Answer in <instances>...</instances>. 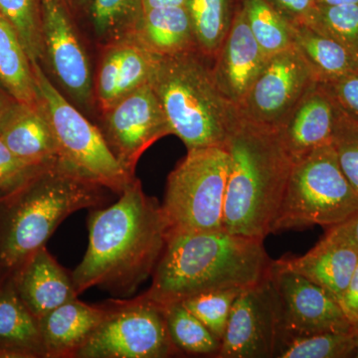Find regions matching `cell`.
I'll return each mask as SVG.
<instances>
[{"mask_svg": "<svg viewBox=\"0 0 358 358\" xmlns=\"http://www.w3.org/2000/svg\"><path fill=\"white\" fill-rule=\"evenodd\" d=\"M0 13L15 28L30 61L44 59L41 0H0Z\"/></svg>", "mask_w": 358, "mask_h": 358, "instance_id": "cell-31", "label": "cell"}, {"mask_svg": "<svg viewBox=\"0 0 358 358\" xmlns=\"http://www.w3.org/2000/svg\"><path fill=\"white\" fill-rule=\"evenodd\" d=\"M15 103V99L0 84V128Z\"/></svg>", "mask_w": 358, "mask_h": 358, "instance_id": "cell-40", "label": "cell"}, {"mask_svg": "<svg viewBox=\"0 0 358 358\" xmlns=\"http://www.w3.org/2000/svg\"><path fill=\"white\" fill-rule=\"evenodd\" d=\"M0 358H46L38 320L21 301L13 277L0 280Z\"/></svg>", "mask_w": 358, "mask_h": 358, "instance_id": "cell-22", "label": "cell"}, {"mask_svg": "<svg viewBox=\"0 0 358 358\" xmlns=\"http://www.w3.org/2000/svg\"><path fill=\"white\" fill-rule=\"evenodd\" d=\"M66 2H67L68 6L70 7H72L73 6V0H65Z\"/></svg>", "mask_w": 358, "mask_h": 358, "instance_id": "cell-45", "label": "cell"}, {"mask_svg": "<svg viewBox=\"0 0 358 358\" xmlns=\"http://www.w3.org/2000/svg\"><path fill=\"white\" fill-rule=\"evenodd\" d=\"M164 313L169 336L179 352L217 357L221 341L182 303L166 306Z\"/></svg>", "mask_w": 358, "mask_h": 358, "instance_id": "cell-29", "label": "cell"}, {"mask_svg": "<svg viewBox=\"0 0 358 358\" xmlns=\"http://www.w3.org/2000/svg\"><path fill=\"white\" fill-rule=\"evenodd\" d=\"M352 331L355 336V352H353L352 358H358V329H352Z\"/></svg>", "mask_w": 358, "mask_h": 358, "instance_id": "cell-43", "label": "cell"}, {"mask_svg": "<svg viewBox=\"0 0 358 358\" xmlns=\"http://www.w3.org/2000/svg\"><path fill=\"white\" fill-rule=\"evenodd\" d=\"M288 336L270 277L237 296L218 358H279Z\"/></svg>", "mask_w": 358, "mask_h": 358, "instance_id": "cell-10", "label": "cell"}, {"mask_svg": "<svg viewBox=\"0 0 358 358\" xmlns=\"http://www.w3.org/2000/svg\"><path fill=\"white\" fill-rule=\"evenodd\" d=\"M331 143L341 171L358 193V122L341 112L338 106Z\"/></svg>", "mask_w": 358, "mask_h": 358, "instance_id": "cell-34", "label": "cell"}, {"mask_svg": "<svg viewBox=\"0 0 358 358\" xmlns=\"http://www.w3.org/2000/svg\"><path fill=\"white\" fill-rule=\"evenodd\" d=\"M355 348V336L352 329L291 339L279 358H352Z\"/></svg>", "mask_w": 358, "mask_h": 358, "instance_id": "cell-32", "label": "cell"}, {"mask_svg": "<svg viewBox=\"0 0 358 358\" xmlns=\"http://www.w3.org/2000/svg\"><path fill=\"white\" fill-rule=\"evenodd\" d=\"M268 277L281 303L288 343L313 334L352 331L338 301L326 289L277 261H273Z\"/></svg>", "mask_w": 358, "mask_h": 358, "instance_id": "cell-13", "label": "cell"}, {"mask_svg": "<svg viewBox=\"0 0 358 358\" xmlns=\"http://www.w3.org/2000/svg\"><path fill=\"white\" fill-rule=\"evenodd\" d=\"M202 56L199 50L164 56L152 81L171 134L187 150L224 147L241 117Z\"/></svg>", "mask_w": 358, "mask_h": 358, "instance_id": "cell-5", "label": "cell"}, {"mask_svg": "<svg viewBox=\"0 0 358 358\" xmlns=\"http://www.w3.org/2000/svg\"><path fill=\"white\" fill-rule=\"evenodd\" d=\"M0 84L16 102L38 106L31 61L13 25L0 13Z\"/></svg>", "mask_w": 358, "mask_h": 358, "instance_id": "cell-25", "label": "cell"}, {"mask_svg": "<svg viewBox=\"0 0 358 358\" xmlns=\"http://www.w3.org/2000/svg\"><path fill=\"white\" fill-rule=\"evenodd\" d=\"M272 263L264 240L225 230L171 233L143 294L164 308L208 292L246 289L265 280Z\"/></svg>", "mask_w": 358, "mask_h": 358, "instance_id": "cell-2", "label": "cell"}, {"mask_svg": "<svg viewBox=\"0 0 358 358\" xmlns=\"http://www.w3.org/2000/svg\"><path fill=\"white\" fill-rule=\"evenodd\" d=\"M336 117V103L326 87L317 83L277 129L293 162L331 143Z\"/></svg>", "mask_w": 358, "mask_h": 358, "instance_id": "cell-18", "label": "cell"}, {"mask_svg": "<svg viewBox=\"0 0 358 358\" xmlns=\"http://www.w3.org/2000/svg\"><path fill=\"white\" fill-rule=\"evenodd\" d=\"M277 262L326 289L339 303L357 267L358 252L324 235L305 255L285 257Z\"/></svg>", "mask_w": 358, "mask_h": 358, "instance_id": "cell-20", "label": "cell"}, {"mask_svg": "<svg viewBox=\"0 0 358 358\" xmlns=\"http://www.w3.org/2000/svg\"><path fill=\"white\" fill-rule=\"evenodd\" d=\"M0 138L27 166L40 169L59 162L55 138L39 106L16 102L0 128Z\"/></svg>", "mask_w": 358, "mask_h": 358, "instance_id": "cell-21", "label": "cell"}, {"mask_svg": "<svg viewBox=\"0 0 358 358\" xmlns=\"http://www.w3.org/2000/svg\"><path fill=\"white\" fill-rule=\"evenodd\" d=\"M268 58L252 34L240 6L211 67L218 88L239 108Z\"/></svg>", "mask_w": 358, "mask_h": 358, "instance_id": "cell-16", "label": "cell"}, {"mask_svg": "<svg viewBox=\"0 0 358 358\" xmlns=\"http://www.w3.org/2000/svg\"><path fill=\"white\" fill-rule=\"evenodd\" d=\"M289 22H301L317 6L315 0H268Z\"/></svg>", "mask_w": 358, "mask_h": 358, "instance_id": "cell-37", "label": "cell"}, {"mask_svg": "<svg viewBox=\"0 0 358 358\" xmlns=\"http://www.w3.org/2000/svg\"><path fill=\"white\" fill-rule=\"evenodd\" d=\"M131 37L162 57L197 50L188 7L145 11Z\"/></svg>", "mask_w": 358, "mask_h": 358, "instance_id": "cell-23", "label": "cell"}, {"mask_svg": "<svg viewBox=\"0 0 358 358\" xmlns=\"http://www.w3.org/2000/svg\"><path fill=\"white\" fill-rule=\"evenodd\" d=\"M358 212V193L339 166L333 143L293 162L272 234L320 225L329 228Z\"/></svg>", "mask_w": 358, "mask_h": 358, "instance_id": "cell-6", "label": "cell"}, {"mask_svg": "<svg viewBox=\"0 0 358 358\" xmlns=\"http://www.w3.org/2000/svg\"><path fill=\"white\" fill-rule=\"evenodd\" d=\"M109 313L77 358H164L180 352L167 327L164 308L141 294L109 301Z\"/></svg>", "mask_w": 358, "mask_h": 358, "instance_id": "cell-9", "label": "cell"}, {"mask_svg": "<svg viewBox=\"0 0 358 358\" xmlns=\"http://www.w3.org/2000/svg\"><path fill=\"white\" fill-rule=\"evenodd\" d=\"M197 50L214 59L222 45L231 21L229 0H189Z\"/></svg>", "mask_w": 358, "mask_h": 358, "instance_id": "cell-28", "label": "cell"}, {"mask_svg": "<svg viewBox=\"0 0 358 358\" xmlns=\"http://www.w3.org/2000/svg\"><path fill=\"white\" fill-rule=\"evenodd\" d=\"M224 147L230 171L224 202L223 229L264 240L284 199L291 159L277 129L240 117Z\"/></svg>", "mask_w": 358, "mask_h": 358, "instance_id": "cell-4", "label": "cell"}, {"mask_svg": "<svg viewBox=\"0 0 358 358\" xmlns=\"http://www.w3.org/2000/svg\"><path fill=\"white\" fill-rule=\"evenodd\" d=\"M252 34L267 57L294 46L291 24L268 0H243Z\"/></svg>", "mask_w": 358, "mask_h": 358, "instance_id": "cell-27", "label": "cell"}, {"mask_svg": "<svg viewBox=\"0 0 358 358\" xmlns=\"http://www.w3.org/2000/svg\"><path fill=\"white\" fill-rule=\"evenodd\" d=\"M107 192L57 162L0 192V280L11 277L46 246L71 214L103 207Z\"/></svg>", "mask_w": 358, "mask_h": 358, "instance_id": "cell-3", "label": "cell"}, {"mask_svg": "<svg viewBox=\"0 0 358 358\" xmlns=\"http://www.w3.org/2000/svg\"><path fill=\"white\" fill-rule=\"evenodd\" d=\"M162 57L133 37L103 45L94 83V95L102 113L145 85L152 84Z\"/></svg>", "mask_w": 358, "mask_h": 358, "instance_id": "cell-15", "label": "cell"}, {"mask_svg": "<svg viewBox=\"0 0 358 358\" xmlns=\"http://www.w3.org/2000/svg\"><path fill=\"white\" fill-rule=\"evenodd\" d=\"M322 84L338 109L358 122V72Z\"/></svg>", "mask_w": 358, "mask_h": 358, "instance_id": "cell-35", "label": "cell"}, {"mask_svg": "<svg viewBox=\"0 0 358 358\" xmlns=\"http://www.w3.org/2000/svg\"><path fill=\"white\" fill-rule=\"evenodd\" d=\"M89 244L72 273L78 296L98 287L129 296L154 274L169 238L162 204L134 178L115 203L90 209Z\"/></svg>", "mask_w": 358, "mask_h": 358, "instance_id": "cell-1", "label": "cell"}, {"mask_svg": "<svg viewBox=\"0 0 358 358\" xmlns=\"http://www.w3.org/2000/svg\"><path fill=\"white\" fill-rule=\"evenodd\" d=\"M91 1L92 0H73V2H76L81 7H89Z\"/></svg>", "mask_w": 358, "mask_h": 358, "instance_id": "cell-44", "label": "cell"}, {"mask_svg": "<svg viewBox=\"0 0 358 358\" xmlns=\"http://www.w3.org/2000/svg\"><path fill=\"white\" fill-rule=\"evenodd\" d=\"M37 169L18 159L0 138V192L17 185Z\"/></svg>", "mask_w": 358, "mask_h": 358, "instance_id": "cell-36", "label": "cell"}, {"mask_svg": "<svg viewBox=\"0 0 358 358\" xmlns=\"http://www.w3.org/2000/svg\"><path fill=\"white\" fill-rule=\"evenodd\" d=\"M101 131L115 159L131 176L143 152L155 141L171 134L152 84L105 110Z\"/></svg>", "mask_w": 358, "mask_h": 358, "instance_id": "cell-12", "label": "cell"}, {"mask_svg": "<svg viewBox=\"0 0 358 358\" xmlns=\"http://www.w3.org/2000/svg\"><path fill=\"white\" fill-rule=\"evenodd\" d=\"M189 0H143V13L162 7H188Z\"/></svg>", "mask_w": 358, "mask_h": 358, "instance_id": "cell-41", "label": "cell"}, {"mask_svg": "<svg viewBox=\"0 0 358 358\" xmlns=\"http://www.w3.org/2000/svg\"><path fill=\"white\" fill-rule=\"evenodd\" d=\"M94 31L103 45L133 36L143 14V0H92Z\"/></svg>", "mask_w": 358, "mask_h": 358, "instance_id": "cell-26", "label": "cell"}, {"mask_svg": "<svg viewBox=\"0 0 358 358\" xmlns=\"http://www.w3.org/2000/svg\"><path fill=\"white\" fill-rule=\"evenodd\" d=\"M301 22L336 40L358 61V3L317 6Z\"/></svg>", "mask_w": 358, "mask_h": 358, "instance_id": "cell-30", "label": "cell"}, {"mask_svg": "<svg viewBox=\"0 0 358 358\" xmlns=\"http://www.w3.org/2000/svg\"><path fill=\"white\" fill-rule=\"evenodd\" d=\"M65 0H41L45 58L63 88L85 108L95 100L91 65Z\"/></svg>", "mask_w": 358, "mask_h": 358, "instance_id": "cell-14", "label": "cell"}, {"mask_svg": "<svg viewBox=\"0 0 358 358\" xmlns=\"http://www.w3.org/2000/svg\"><path fill=\"white\" fill-rule=\"evenodd\" d=\"M107 305L73 299L38 320L46 358L75 357L109 313Z\"/></svg>", "mask_w": 358, "mask_h": 358, "instance_id": "cell-19", "label": "cell"}, {"mask_svg": "<svg viewBox=\"0 0 358 358\" xmlns=\"http://www.w3.org/2000/svg\"><path fill=\"white\" fill-rule=\"evenodd\" d=\"M324 235L350 245L358 252V212L343 222L327 228Z\"/></svg>", "mask_w": 358, "mask_h": 358, "instance_id": "cell-39", "label": "cell"}, {"mask_svg": "<svg viewBox=\"0 0 358 358\" xmlns=\"http://www.w3.org/2000/svg\"><path fill=\"white\" fill-rule=\"evenodd\" d=\"M244 289H227L197 294L182 303L222 343L233 303Z\"/></svg>", "mask_w": 358, "mask_h": 358, "instance_id": "cell-33", "label": "cell"}, {"mask_svg": "<svg viewBox=\"0 0 358 358\" xmlns=\"http://www.w3.org/2000/svg\"><path fill=\"white\" fill-rule=\"evenodd\" d=\"M229 171L225 147L187 150L167 178L162 208L169 234L224 230Z\"/></svg>", "mask_w": 358, "mask_h": 358, "instance_id": "cell-8", "label": "cell"}, {"mask_svg": "<svg viewBox=\"0 0 358 358\" xmlns=\"http://www.w3.org/2000/svg\"><path fill=\"white\" fill-rule=\"evenodd\" d=\"M317 83L307 61L291 47L268 59L240 105V113L249 121L278 129Z\"/></svg>", "mask_w": 358, "mask_h": 358, "instance_id": "cell-11", "label": "cell"}, {"mask_svg": "<svg viewBox=\"0 0 358 358\" xmlns=\"http://www.w3.org/2000/svg\"><path fill=\"white\" fill-rule=\"evenodd\" d=\"M294 46L312 68L320 83L358 72V61L343 45L303 22H289Z\"/></svg>", "mask_w": 358, "mask_h": 358, "instance_id": "cell-24", "label": "cell"}, {"mask_svg": "<svg viewBox=\"0 0 358 358\" xmlns=\"http://www.w3.org/2000/svg\"><path fill=\"white\" fill-rule=\"evenodd\" d=\"M38 106L50 126L58 162L72 173L120 195L134 180L115 159L105 136L55 88L38 61H31Z\"/></svg>", "mask_w": 358, "mask_h": 358, "instance_id": "cell-7", "label": "cell"}, {"mask_svg": "<svg viewBox=\"0 0 358 358\" xmlns=\"http://www.w3.org/2000/svg\"><path fill=\"white\" fill-rule=\"evenodd\" d=\"M14 287L28 310L37 320L78 298L72 274L42 247L13 275Z\"/></svg>", "mask_w": 358, "mask_h": 358, "instance_id": "cell-17", "label": "cell"}, {"mask_svg": "<svg viewBox=\"0 0 358 358\" xmlns=\"http://www.w3.org/2000/svg\"><path fill=\"white\" fill-rule=\"evenodd\" d=\"M339 305L352 329H358V264Z\"/></svg>", "mask_w": 358, "mask_h": 358, "instance_id": "cell-38", "label": "cell"}, {"mask_svg": "<svg viewBox=\"0 0 358 358\" xmlns=\"http://www.w3.org/2000/svg\"><path fill=\"white\" fill-rule=\"evenodd\" d=\"M358 0H315L317 6H341V4H355Z\"/></svg>", "mask_w": 358, "mask_h": 358, "instance_id": "cell-42", "label": "cell"}]
</instances>
